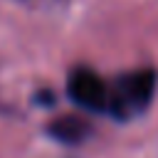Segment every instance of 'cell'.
Listing matches in <instances>:
<instances>
[{
	"label": "cell",
	"instance_id": "obj_1",
	"mask_svg": "<svg viewBox=\"0 0 158 158\" xmlns=\"http://www.w3.org/2000/svg\"><path fill=\"white\" fill-rule=\"evenodd\" d=\"M156 91V74L151 69H136L116 79L109 86V114L116 118H128L143 111Z\"/></svg>",
	"mask_w": 158,
	"mask_h": 158
},
{
	"label": "cell",
	"instance_id": "obj_2",
	"mask_svg": "<svg viewBox=\"0 0 158 158\" xmlns=\"http://www.w3.org/2000/svg\"><path fill=\"white\" fill-rule=\"evenodd\" d=\"M67 91L72 101L81 109L109 114V84L91 69H74L67 79Z\"/></svg>",
	"mask_w": 158,
	"mask_h": 158
},
{
	"label": "cell",
	"instance_id": "obj_3",
	"mask_svg": "<svg viewBox=\"0 0 158 158\" xmlns=\"http://www.w3.org/2000/svg\"><path fill=\"white\" fill-rule=\"evenodd\" d=\"M49 131H52V136L54 138H59V141H64V143H77L79 138H84V133H86V123H81L79 118H59V121H54L52 126H49Z\"/></svg>",
	"mask_w": 158,
	"mask_h": 158
}]
</instances>
